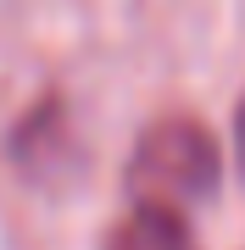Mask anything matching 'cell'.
<instances>
[{
  "instance_id": "obj_1",
  "label": "cell",
  "mask_w": 245,
  "mask_h": 250,
  "mask_svg": "<svg viewBox=\"0 0 245 250\" xmlns=\"http://www.w3.org/2000/svg\"><path fill=\"white\" fill-rule=\"evenodd\" d=\"M223 184V150L206 123L195 117H162L139 134L128 156V195L156 206H200Z\"/></svg>"
},
{
  "instance_id": "obj_2",
  "label": "cell",
  "mask_w": 245,
  "mask_h": 250,
  "mask_svg": "<svg viewBox=\"0 0 245 250\" xmlns=\"http://www.w3.org/2000/svg\"><path fill=\"white\" fill-rule=\"evenodd\" d=\"M106 250H200L178 206L134 200V211L106 233Z\"/></svg>"
},
{
  "instance_id": "obj_3",
  "label": "cell",
  "mask_w": 245,
  "mask_h": 250,
  "mask_svg": "<svg viewBox=\"0 0 245 250\" xmlns=\"http://www.w3.org/2000/svg\"><path fill=\"white\" fill-rule=\"evenodd\" d=\"M234 161H240V178H245V95H240V111H234Z\"/></svg>"
}]
</instances>
